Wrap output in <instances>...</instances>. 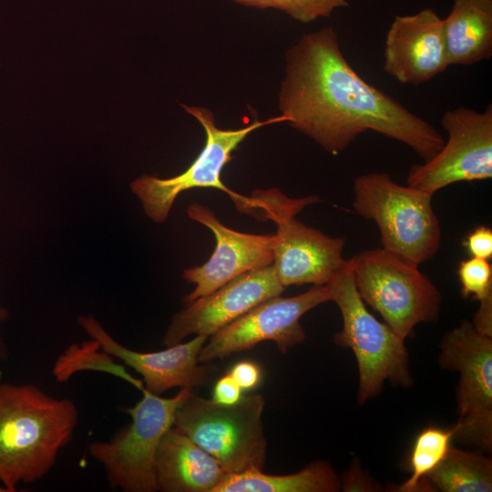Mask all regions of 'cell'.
<instances>
[{
    "label": "cell",
    "instance_id": "cell-3",
    "mask_svg": "<svg viewBox=\"0 0 492 492\" xmlns=\"http://www.w3.org/2000/svg\"><path fill=\"white\" fill-rule=\"evenodd\" d=\"M325 285L343 319V329L333 334V343L351 349L357 362V404L363 405L379 395L386 381L395 387H411L414 378L405 341L367 310L357 292L350 260Z\"/></svg>",
    "mask_w": 492,
    "mask_h": 492
},
{
    "label": "cell",
    "instance_id": "cell-23",
    "mask_svg": "<svg viewBox=\"0 0 492 492\" xmlns=\"http://www.w3.org/2000/svg\"><path fill=\"white\" fill-rule=\"evenodd\" d=\"M237 4L256 8H275L293 19L307 24L319 18L330 17L335 9L349 5L347 0H232Z\"/></svg>",
    "mask_w": 492,
    "mask_h": 492
},
{
    "label": "cell",
    "instance_id": "cell-28",
    "mask_svg": "<svg viewBox=\"0 0 492 492\" xmlns=\"http://www.w3.org/2000/svg\"><path fill=\"white\" fill-rule=\"evenodd\" d=\"M242 395V389L228 373L215 384L212 399L219 404L231 405L237 404Z\"/></svg>",
    "mask_w": 492,
    "mask_h": 492
},
{
    "label": "cell",
    "instance_id": "cell-19",
    "mask_svg": "<svg viewBox=\"0 0 492 492\" xmlns=\"http://www.w3.org/2000/svg\"><path fill=\"white\" fill-rule=\"evenodd\" d=\"M340 477L326 460H315L299 472L265 474L251 469L229 474L214 492H338Z\"/></svg>",
    "mask_w": 492,
    "mask_h": 492
},
{
    "label": "cell",
    "instance_id": "cell-15",
    "mask_svg": "<svg viewBox=\"0 0 492 492\" xmlns=\"http://www.w3.org/2000/svg\"><path fill=\"white\" fill-rule=\"evenodd\" d=\"M449 66L443 19L432 8L395 17L384 43L386 74L403 85L418 86Z\"/></svg>",
    "mask_w": 492,
    "mask_h": 492
},
{
    "label": "cell",
    "instance_id": "cell-8",
    "mask_svg": "<svg viewBox=\"0 0 492 492\" xmlns=\"http://www.w3.org/2000/svg\"><path fill=\"white\" fill-rule=\"evenodd\" d=\"M192 391L184 387L165 398L147 389L132 407L125 409L131 423L108 441L88 445L90 456L103 466L112 488L124 492L157 491L155 458L159 442L173 425L179 405Z\"/></svg>",
    "mask_w": 492,
    "mask_h": 492
},
{
    "label": "cell",
    "instance_id": "cell-4",
    "mask_svg": "<svg viewBox=\"0 0 492 492\" xmlns=\"http://www.w3.org/2000/svg\"><path fill=\"white\" fill-rule=\"evenodd\" d=\"M264 405L259 394L225 405L191 391L177 408L172 426L212 456L228 475L262 470L267 455Z\"/></svg>",
    "mask_w": 492,
    "mask_h": 492
},
{
    "label": "cell",
    "instance_id": "cell-10",
    "mask_svg": "<svg viewBox=\"0 0 492 492\" xmlns=\"http://www.w3.org/2000/svg\"><path fill=\"white\" fill-rule=\"evenodd\" d=\"M182 108L203 127L206 141L197 158L182 173L169 179L144 175L135 179L130 188L141 200L147 216L160 223L167 220L176 198L183 191L197 188H212L226 192L238 210L248 212L251 200L236 194L224 185L220 174L232 159L231 153L252 131L273 123L285 121L280 115L266 120H255L238 129H221L212 112L201 107L182 105Z\"/></svg>",
    "mask_w": 492,
    "mask_h": 492
},
{
    "label": "cell",
    "instance_id": "cell-5",
    "mask_svg": "<svg viewBox=\"0 0 492 492\" xmlns=\"http://www.w3.org/2000/svg\"><path fill=\"white\" fill-rule=\"evenodd\" d=\"M354 193V211L375 222L382 248L418 265L438 251L441 230L432 194L400 185L385 172L357 177Z\"/></svg>",
    "mask_w": 492,
    "mask_h": 492
},
{
    "label": "cell",
    "instance_id": "cell-14",
    "mask_svg": "<svg viewBox=\"0 0 492 492\" xmlns=\"http://www.w3.org/2000/svg\"><path fill=\"white\" fill-rule=\"evenodd\" d=\"M188 216L209 228L216 246L210 259L200 266L188 268L183 278L195 289L183 302L185 305L219 289L237 276L272 264V235H258L231 230L222 224L206 206L192 203Z\"/></svg>",
    "mask_w": 492,
    "mask_h": 492
},
{
    "label": "cell",
    "instance_id": "cell-25",
    "mask_svg": "<svg viewBox=\"0 0 492 492\" xmlns=\"http://www.w3.org/2000/svg\"><path fill=\"white\" fill-rule=\"evenodd\" d=\"M341 490L343 492L384 491L381 484L371 474L364 470L358 458H354L348 469L340 477Z\"/></svg>",
    "mask_w": 492,
    "mask_h": 492
},
{
    "label": "cell",
    "instance_id": "cell-9",
    "mask_svg": "<svg viewBox=\"0 0 492 492\" xmlns=\"http://www.w3.org/2000/svg\"><path fill=\"white\" fill-rule=\"evenodd\" d=\"M442 369L459 374L456 388L458 419L454 440L483 453L492 451V337L468 320L439 343Z\"/></svg>",
    "mask_w": 492,
    "mask_h": 492
},
{
    "label": "cell",
    "instance_id": "cell-24",
    "mask_svg": "<svg viewBox=\"0 0 492 492\" xmlns=\"http://www.w3.org/2000/svg\"><path fill=\"white\" fill-rule=\"evenodd\" d=\"M461 293L481 303L492 302V266L488 260L471 257L457 268Z\"/></svg>",
    "mask_w": 492,
    "mask_h": 492
},
{
    "label": "cell",
    "instance_id": "cell-22",
    "mask_svg": "<svg viewBox=\"0 0 492 492\" xmlns=\"http://www.w3.org/2000/svg\"><path fill=\"white\" fill-rule=\"evenodd\" d=\"M83 370L108 373L124 379L141 392L146 389L140 380L129 374L123 365L116 364L111 355L102 351L94 339L70 345L56 361L53 374L56 381L65 382L75 373Z\"/></svg>",
    "mask_w": 492,
    "mask_h": 492
},
{
    "label": "cell",
    "instance_id": "cell-17",
    "mask_svg": "<svg viewBox=\"0 0 492 492\" xmlns=\"http://www.w3.org/2000/svg\"><path fill=\"white\" fill-rule=\"evenodd\" d=\"M227 475L212 456L174 426L163 435L155 458L158 490L214 492Z\"/></svg>",
    "mask_w": 492,
    "mask_h": 492
},
{
    "label": "cell",
    "instance_id": "cell-1",
    "mask_svg": "<svg viewBox=\"0 0 492 492\" xmlns=\"http://www.w3.org/2000/svg\"><path fill=\"white\" fill-rule=\"evenodd\" d=\"M285 58L281 115L325 151L338 155L368 130L404 143L424 161L443 148L431 123L355 72L333 27L303 35Z\"/></svg>",
    "mask_w": 492,
    "mask_h": 492
},
{
    "label": "cell",
    "instance_id": "cell-6",
    "mask_svg": "<svg viewBox=\"0 0 492 492\" xmlns=\"http://www.w3.org/2000/svg\"><path fill=\"white\" fill-rule=\"evenodd\" d=\"M350 261L362 300L404 341L419 323L438 320L442 295L418 264L382 247L362 251Z\"/></svg>",
    "mask_w": 492,
    "mask_h": 492
},
{
    "label": "cell",
    "instance_id": "cell-30",
    "mask_svg": "<svg viewBox=\"0 0 492 492\" xmlns=\"http://www.w3.org/2000/svg\"><path fill=\"white\" fill-rule=\"evenodd\" d=\"M0 491H5V492H6V490H5V488L4 486H0Z\"/></svg>",
    "mask_w": 492,
    "mask_h": 492
},
{
    "label": "cell",
    "instance_id": "cell-21",
    "mask_svg": "<svg viewBox=\"0 0 492 492\" xmlns=\"http://www.w3.org/2000/svg\"><path fill=\"white\" fill-rule=\"evenodd\" d=\"M456 432V425L441 428L429 425L415 437L410 456V477L403 483L393 486L391 491L418 492L434 491V487L427 480L428 475L445 458L451 447Z\"/></svg>",
    "mask_w": 492,
    "mask_h": 492
},
{
    "label": "cell",
    "instance_id": "cell-27",
    "mask_svg": "<svg viewBox=\"0 0 492 492\" xmlns=\"http://www.w3.org/2000/svg\"><path fill=\"white\" fill-rule=\"evenodd\" d=\"M242 391L255 388L261 380V371L253 362L242 361L235 364L230 371Z\"/></svg>",
    "mask_w": 492,
    "mask_h": 492
},
{
    "label": "cell",
    "instance_id": "cell-2",
    "mask_svg": "<svg viewBox=\"0 0 492 492\" xmlns=\"http://www.w3.org/2000/svg\"><path fill=\"white\" fill-rule=\"evenodd\" d=\"M77 421L71 399L51 396L33 384H0V482L6 492L46 477Z\"/></svg>",
    "mask_w": 492,
    "mask_h": 492
},
{
    "label": "cell",
    "instance_id": "cell-26",
    "mask_svg": "<svg viewBox=\"0 0 492 492\" xmlns=\"http://www.w3.org/2000/svg\"><path fill=\"white\" fill-rule=\"evenodd\" d=\"M463 245L472 257L489 260L492 257V230L484 225L477 227L466 236Z\"/></svg>",
    "mask_w": 492,
    "mask_h": 492
},
{
    "label": "cell",
    "instance_id": "cell-18",
    "mask_svg": "<svg viewBox=\"0 0 492 492\" xmlns=\"http://www.w3.org/2000/svg\"><path fill=\"white\" fill-rule=\"evenodd\" d=\"M450 65L469 66L492 56V0H453L443 19Z\"/></svg>",
    "mask_w": 492,
    "mask_h": 492
},
{
    "label": "cell",
    "instance_id": "cell-16",
    "mask_svg": "<svg viewBox=\"0 0 492 492\" xmlns=\"http://www.w3.org/2000/svg\"><path fill=\"white\" fill-rule=\"evenodd\" d=\"M77 321L102 351L138 372L144 379L145 388L153 394L160 395L174 387L193 389L207 381L209 367L199 365L206 335H196L189 342L167 346L162 351L141 353L118 343L93 316L82 315Z\"/></svg>",
    "mask_w": 492,
    "mask_h": 492
},
{
    "label": "cell",
    "instance_id": "cell-7",
    "mask_svg": "<svg viewBox=\"0 0 492 492\" xmlns=\"http://www.w3.org/2000/svg\"><path fill=\"white\" fill-rule=\"evenodd\" d=\"M253 212L272 220V267L283 287L312 283L325 285L346 263L343 257L344 239L333 238L308 227L294 217L317 196L292 199L277 189L254 191Z\"/></svg>",
    "mask_w": 492,
    "mask_h": 492
},
{
    "label": "cell",
    "instance_id": "cell-13",
    "mask_svg": "<svg viewBox=\"0 0 492 492\" xmlns=\"http://www.w3.org/2000/svg\"><path fill=\"white\" fill-rule=\"evenodd\" d=\"M284 289L272 264L242 273L177 313L163 344L179 343L191 334L209 337L259 303L281 295Z\"/></svg>",
    "mask_w": 492,
    "mask_h": 492
},
{
    "label": "cell",
    "instance_id": "cell-11",
    "mask_svg": "<svg viewBox=\"0 0 492 492\" xmlns=\"http://www.w3.org/2000/svg\"><path fill=\"white\" fill-rule=\"evenodd\" d=\"M441 124L447 140L430 160L413 165L407 185L434 195L456 182L492 177V105L482 112L458 107L446 111Z\"/></svg>",
    "mask_w": 492,
    "mask_h": 492
},
{
    "label": "cell",
    "instance_id": "cell-20",
    "mask_svg": "<svg viewBox=\"0 0 492 492\" xmlns=\"http://www.w3.org/2000/svg\"><path fill=\"white\" fill-rule=\"evenodd\" d=\"M427 480L442 492H490L492 460L481 451L451 446Z\"/></svg>",
    "mask_w": 492,
    "mask_h": 492
},
{
    "label": "cell",
    "instance_id": "cell-12",
    "mask_svg": "<svg viewBox=\"0 0 492 492\" xmlns=\"http://www.w3.org/2000/svg\"><path fill=\"white\" fill-rule=\"evenodd\" d=\"M329 301L326 285H313L307 292L292 297L270 298L210 335L209 343H205L200 352L199 361L222 359L263 341L274 342L284 354L306 338L301 317Z\"/></svg>",
    "mask_w": 492,
    "mask_h": 492
},
{
    "label": "cell",
    "instance_id": "cell-29",
    "mask_svg": "<svg viewBox=\"0 0 492 492\" xmlns=\"http://www.w3.org/2000/svg\"><path fill=\"white\" fill-rule=\"evenodd\" d=\"M7 315L8 313L6 310L0 306V328H1L2 323L7 318ZM5 356H6V348L0 333V360L5 359Z\"/></svg>",
    "mask_w": 492,
    "mask_h": 492
}]
</instances>
